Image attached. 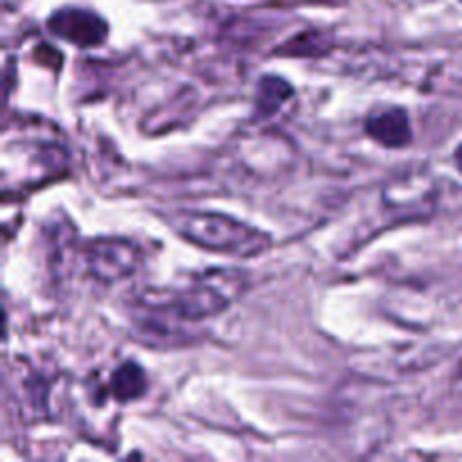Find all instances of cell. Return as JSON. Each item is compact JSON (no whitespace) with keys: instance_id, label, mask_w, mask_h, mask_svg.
<instances>
[{"instance_id":"cell-1","label":"cell","mask_w":462,"mask_h":462,"mask_svg":"<svg viewBox=\"0 0 462 462\" xmlns=\"http://www.w3.org/2000/svg\"><path fill=\"white\" fill-rule=\"evenodd\" d=\"M248 289V275L237 269H210L171 291L144 293L143 305L179 320H206L224 314Z\"/></svg>"},{"instance_id":"cell-2","label":"cell","mask_w":462,"mask_h":462,"mask_svg":"<svg viewBox=\"0 0 462 462\" xmlns=\"http://www.w3.org/2000/svg\"><path fill=\"white\" fill-rule=\"evenodd\" d=\"M165 221L180 239L221 255L248 260L264 255L273 246V237L269 233L224 212L176 210L165 215Z\"/></svg>"},{"instance_id":"cell-3","label":"cell","mask_w":462,"mask_h":462,"mask_svg":"<svg viewBox=\"0 0 462 462\" xmlns=\"http://www.w3.org/2000/svg\"><path fill=\"white\" fill-rule=\"evenodd\" d=\"M86 264L97 282L116 284L131 278L143 264V251L125 237H97L86 248Z\"/></svg>"},{"instance_id":"cell-4","label":"cell","mask_w":462,"mask_h":462,"mask_svg":"<svg viewBox=\"0 0 462 462\" xmlns=\"http://www.w3.org/2000/svg\"><path fill=\"white\" fill-rule=\"evenodd\" d=\"M383 203L393 212H406L409 217H429L436 208V180L420 171L393 176L382 192Z\"/></svg>"},{"instance_id":"cell-5","label":"cell","mask_w":462,"mask_h":462,"mask_svg":"<svg viewBox=\"0 0 462 462\" xmlns=\"http://www.w3.org/2000/svg\"><path fill=\"white\" fill-rule=\"evenodd\" d=\"M48 30L77 48H97L106 41L108 25L99 14L79 7H63L48 18Z\"/></svg>"},{"instance_id":"cell-6","label":"cell","mask_w":462,"mask_h":462,"mask_svg":"<svg viewBox=\"0 0 462 462\" xmlns=\"http://www.w3.org/2000/svg\"><path fill=\"white\" fill-rule=\"evenodd\" d=\"M365 134L388 149H404L413 143V126L402 106L374 108L365 117Z\"/></svg>"},{"instance_id":"cell-7","label":"cell","mask_w":462,"mask_h":462,"mask_svg":"<svg viewBox=\"0 0 462 462\" xmlns=\"http://www.w3.org/2000/svg\"><path fill=\"white\" fill-rule=\"evenodd\" d=\"M147 386V374L135 361H125L108 377V393L120 404H129V402L144 397Z\"/></svg>"},{"instance_id":"cell-8","label":"cell","mask_w":462,"mask_h":462,"mask_svg":"<svg viewBox=\"0 0 462 462\" xmlns=\"http://www.w3.org/2000/svg\"><path fill=\"white\" fill-rule=\"evenodd\" d=\"M293 97V88L287 79L278 75H264L257 81L255 111L257 116L271 117Z\"/></svg>"},{"instance_id":"cell-9","label":"cell","mask_w":462,"mask_h":462,"mask_svg":"<svg viewBox=\"0 0 462 462\" xmlns=\"http://www.w3.org/2000/svg\"><path fill=\"white\" fill-rule=\"evenodd\" d=\"M454 165H456V170H458L462 174V143L458 144V149L454 152Z\"/></svg>"},{"instance_id":"cell-10","label":"cell","mask_w":462,"mask_h":462,"mask_svg":"<svg viewBox=\"0 0 462 462\" xmlns=\"http://www.w3.org/2000/svg\"><path fill=\"white\" fill-rule=\"evenodd\" d=\"M460 3H462V0H460Z\"/></svg>"}]
</instances>
